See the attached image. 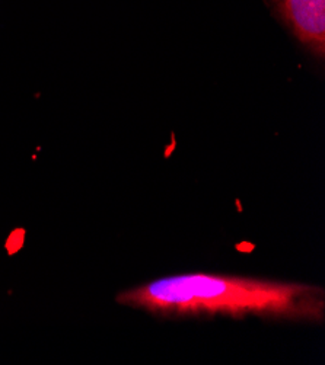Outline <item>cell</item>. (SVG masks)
Returning <instances> with one entry per match:
<instances>
[{
	"instance_id": "3",
	"label": "cell",
	"mask_w": 325,
	"mask_h": 365,
	"mask_svg": "<svg viewBox=\"0 0 325 365\" xmlns=\"http://www.w3.org/2000/svg\"><path fill=\"white\" fill-rule=\"evenodd\" d=\"M276 2H281V0H276Z\"/></svg>"
},
{
	"instance_id": "1",
	"label": "cell",
	"mask_w": 325,
	"mask_h": 365,
	"mask_svg": "<svg viewBox=\"0 0 325 365\" xmlns=\"http://www.w3.org/2000/svg\"><path fill=\"white\" fill-rule=\"evenodd\" d=\"M117 303L164 316H259L311 323L325 317L322 287L203 272L137 285L119 294Z\"/></svg>"
},
{
	"instance_id": "2",
	"label": "cell",
	"mask_w": 325,
	"mask_h": 365,
	"mask_svg": "<svg viewBox=\"0 0 325 365\" xmlns=\"http://www.w3.org/2000/svg\"><path fill=\"white\" fill-rule=\"evenodd\" d=\"M281 15L315 56L325 53V0H281Z\"/></svg>"
}]
</instances>
